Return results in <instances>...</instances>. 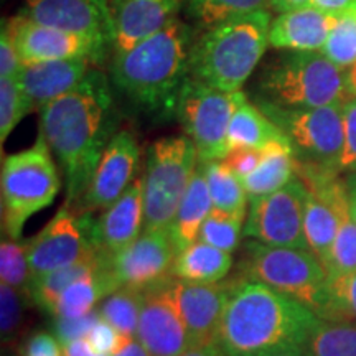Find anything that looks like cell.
<instances>
[{
    "instance_id": "cell-40",
    "label": "cell",
    "mask_w": 356,
    "mask_h": 356,
    "mask_svg": "<svg viewBox=\"0 0 356 356\" xmlns=\"http://www.w3.org/2000/svg\"><path fill=\"white\" fill-rule=\"evenodd\" d=\"M86 340L91 345V348L97 351L99 355L113 356L127 343L129 338L122 335L109 322H106L104 318L99 317L96 320V323L92 325L91 330H89Z\"/></svg>"
},
{
    "instance_id": "cell-13",
    "label": "cell",
    "mask_w": 356,
    "mask_h": 356,
    "mask_svg": "<svg viewBox=\"0 0 356 356\" xmlns=\"http://www.w3.org/2000/svg\"><path fill=\"white\" fill-rule=\"evenodd\" d=\"M3 24L24 65L60 60H89L97 63L108 51V48L86 37L40 25L22 13L3 20Z\"/></svg>"
},
{
    "instance_id": "cell-5",
    "label": "cell",
    "mask_w": 356,
    "mask_h": 356,
    "mask_svg": "<svg viewBox=\"0 0 356 356\" xmlns=\"http://www.w3.org/2000/svg\"><path fill=\"white\" fill-rule=\"evenodd\" d=\"M256 89V102L293 109L345 104L353 97L345 70L322 51H287L266 66Z\"/></svg>"
},
{
    "instance_id": "cell-45",
    "label": "cell",
    "mask_w": 356,
    "mask_h": 356,
    "mask_svg": "<svg viewBox=\"0 0 356 356\" xmlns=\"http://www.w3.org/2000/svg\"><path fill=\"white\" fill-rule=\"evenodd\" d=\"M261 160V150L254 149H234L226 155L225 162L239 178L248 177L257 167Z\"/></svg>"
},
{
    "instance_id": "cell-47",
    "label": "cell",
    "mask_w": 356,
    "mask_h": 356,
    "mask_svg": "<svg viewBox=\"0 0 356 356\" xmlns=\"http://www.w3.org/2000/svg\"><path fill=\"white\" fill-rule=\"evenodd\" d=\"M63 351H65V356H104L92 350L91 345L88 343L86 338L74 340L71 341V343L63 345Z\"/></svg>"
},
{
    "instance_id": "cell-50",
    "label": "cell",
    "mask_w": 356,
    "mask_h": 356,
    "mask_svg": "<svg viewBox=\"0 0 356 356\" xmlns=\"http://www.w3.org/2000/svg\"><path fill=\"white\" fill-rule=\"evenodd\" d=\"M269 2H270V8H274V10L282 13V12L293 10V8L309 6L310 0H269Z\"/></svg>"
},
{
    "instance_id": "cell-14",
    "label": "cell",
    "mask_w": 356,
    "mask_h": 356,
    "mask_svg": "<svg viewBox=\"0 0 356 356\" xmlns=\"http://www.w3.org/2000/svg\"><path fill=\"white\" fill-rule=\"evenodd\" d=\"M177 256L170 228L144 229L131 246L113 256V270L119 286L144 292L173 277Z\"/></svg>"
},
{
    "instance_id": "cell-18",
    "label": "cell",
    "mask_w": 356,
    "mask_h": 356,
    "mask_svg": "<svg viewBox=\"0 0 356 356\" xmlns=\"http://www.w3.org/2000/svg\"><path fill=\"white\" fill-rule=\"evenodd\" d=\"M113 50L126 51L178 19L185 0H108Z\"/></svg>"
},
{
    "instance_id": "cell-52",
    "label": "cell",
    "mask_w": 356,
    "mask_h": 356,
    "mask_svg": "<svg viewBox=\"0 0 356 356\" xmlns=\"http://www.w3.org/2000/svg\"><path fill=\"white\" fill-rule=\"evenodd\" d=\"M346 190H348V198H350V208L353 220L356 222V172H353L346 181Z\"/></svg>"
},
{
    "instance_id": "cell-19",
    "label": "cell",
    "mask_w": 356,
    "mask_h": 356,
    "mask_svg": "<svg viewBox=\"0 0 356 356\" xmlns=\"http://www.w3.org/2000/svg\"><path fill=\"white\" fill-rule=\"evenodd\" d=\"M233 280L218 284L186 282L173 277L178 307L188 328L191 345L216 343Z\"/></svg>"
},
{
    "instance_id": "cell-15",
    "label": "cell",
    "mask_w": 356,
    "mask_h": 356,
    "mask_svg": "<svg viewBox=\"0 0 356 356\" xmlns=\"http://www.w3.org/2000/svg\"><path fill=\"white\" fill-rule=\"evenodd\" d=\"M137 338L152 356H177L193 346L173 292V277L144 291Z\"/></svg>"
},
{
    "instance_id": "cell-24",
    "label": "cell",
    "mask_w": 356,
    "mask_h": 356,
    "mask_svg": "<svg viewBox=\"0 0 356 356\" xmlns=\"http://www.w3.org/2000/svg\"><path fill=\"white\" fill-rule=\"evenodd\" d=\"M296 168V154L287 139L275 140L264 147L261 150V160L257 167L243 178L249 202L284 188L293 178Z\"/></svg>"
},
{
    "instance_id": "cell-7",
    "label": "cell",
    "mask_w": 356,
    "mask_h": 356,
    "mask_svg": "<svg viewBox=\"0 0 356 356\" xmlns=\"http://www.w3.org/2000/svg\"><path fill=\"white\" fill-rule=\"evenodd\" d=\"M236 277L266 284L305 305L318 317L325 302L328 274L309 249L267 246L251 239L244 246Z\"/></svg>"
},
{
    "instance_id": "cell-23",
    "label": "cell",
    "mask_w": 356,
    "mask_h": 356,
    "mask_svg": "<svg viewBox=\"0 0 356 356\" xmlns=\"http://www.w3.org/2000/svg\"><path fill=\"white\" fill-rule=\"evenodd\" d=\"M121 289L113 270V256L106 254L101 264L92 273L74 280L58 300L55 318H79L95 312L96 304H99Z\"/></svg>"
},
{
    "instance_id": "cell-9",
    "label": "cell",
    "mask_w": 356,
    "mask_h": 356,
    "mask_svg": "<svg viewBox=\"0 0 356 356\" xmlns=\"http://www.w3.org/2000/svg\"><path fill=\"white\" fill-rule=\"evenodd\" d=\"M248 97L243 91L226 92L195 78L186 79L177 108V119L197 147L202 163L225 160L228 131L238 106Z\"/></svg>"
},
{
    "instance_id": "cell-44",
    "label": "cell",
    "mask_w": 356,
    "mask_h": 356,
    "mask_svg": "<svg viewBox=\"0 0 356 356\" xmlns=\"http://www.w3.org/2000/svg\"><path fill=\"white\" fill-rule=\"evenodd\" d=\"M22 60L13 44L7 26L2 20V30H0V78H17L22 68Z\"/></svg>"
},
{
    "instance_id": "cell-39",
    "label": "cell",
    "mask_w": 356,
    "mask_h": 356,
    "mask_svg": "<svg viewBox=\"0 0 356 356\" xmlns=\"http://www.w3.org/2000/svg\"><path fill=\"white\" fill-rule=\"evenodd\" d=\"M26 114H30V109L17 79L0 78V144H6L7 137Z\"/></svg>"
},
{
    "instance_id": "cell-22",
    "label": "cell",
    "mask_w": 356,
    "mask_h": 356,
    "mask_svg": "<svg viewBox=\"0 0 356 356\" xmlns=\"http://www.w3.org/2000/svg\"><path fill=\"white\" fill-rule=\"evenodd\" d=\"M338 19L312 6L282 12L270 24L269 44L286 51H322Z\"/></svg>"
},
{
    "instance_id": "cell-4",
    "label": "cell",
    "mask_w": 356,
    "mask_h": 356,
    "mask_svg": "<svg viewBox=\"0 0 356 356\" xmlns=\"http://www.w3.org/2000/svg\"><path fill=\"white\" fill-rule=\"evenodd\" d=\"M270 10L204 30L191 44L190 78L226 92L241 91L269 47Z\"/></svg>"
},
{
    "instance_id": "cell-38",
    "label": "cell",
    "mask_w": 356,
    "mask_h": 356,
    "mask_svg": "<svg viewBox=\"0 0 356 356\" xmlns=\"http://www.w3.org/2000/svg\"><path fill=\"white\" fill-rule=\"evenodd\" d=\"M322 53L340 68H351L356 65V15H341L328 35Z\"/></svg>"
},
{
    "instance_id": "cell-1",
    "label": "cell",
    "mask_w": 356,
    "mask_h": 356,
    "mask_svg": "<svg viewBox=\"0 0 356 356\" xmlns=\"http://www.w3.org/2000/svg\"><path fill=\"white\" fill-rule=\"evenodd\" d=\"M42 132L66 178V203H81L101 155L113 139L109 81L91 70L84 81L40 111Z\"/></svg>"
},
{
    "instance_id": "cell-2",
    "label": "cell",
    "mask_w": 356,
    "mask_h": 356,
    "mask_svg": "<svg viewBox=\"0 0 356 356\" xmlns=\"http://www.w3.org/2000/svg\"><path fill=\"white\" fill-rule=\"evenodd\" d=\"M318 317L305 305L257 280L236 277L218 332L226 356H261L304 346Z\"/></svg>"
},
{
    "instance_id": "cell-42",
    "label": "cell",
    "mask_w": 356,
    "mask_h": 356,
    "mask_svg": "<svg viewBox=\"0 0 356 356\" xmlns=\"http://www.w3.org/2000/svg\"><path fill=\"white\" fill-rule=\"evenodd\" d=\"M345 145L340 159V170L356 172V97H351L343 106Z\"/></svg>"
},
{
    "instance_id": "cell-28",
    "label": "cell",
    "mask_w": 356,
    "mask_h": 356,
    "mask_svg": "<svg viewBox=\"0 0 356 356\" xmlns=\"http://www.w3.org/2000/svg\"><path fill=\"white\" fill-rule=\"evenodd\" d=\"M338 229V220L333 208L318 195L307 190L304 211V233L307 246L325 266L330 257Z\"/></svg>"
},
{
    "instance_id": "cell-49",
    "label": "cell",
    "mask_w": 356,
    "mask_h": 356,
    "mask_svg": "<svg viewBox=\"0 0 356 356\" xmlns=\"http://www.w3.org/2000/svg\"><path fill=\"white\" fill-rule=\"evenodd\" d=\"M177 356H226L225 351H222L216 343L211 345H195L190 346L188 350H185L184 353Z\"/></svg>"
},
{
    "instance_id": "cell-17",
    "label": "cell",
    "mask_w": 356,
    "mask_h": 356,
    "mask_svg": "<svg viewBox=\"0 0 356 356\" xmlns=\"http://www.w3.org/2000/svg\"><path fill=\"white\" fill-rule=\"evenodd\" d=\"M139 144L129 131H119L101 155L95 175L79 203L83 213L104 211L122 197L134 180L139 162Z\"/></svg>"
},
{
    "instance_id": "cell-12",
    "label": "cell",
    "mask_w": 356,
    "mask_h": 356,
    "mask_svg": "<svg viewBox=\"0 0 356 356\" xmlns=\"http://www.w3.org/2000/svg\"><path fill=\"white\" fill-rule=\"evenodd\" d=\"M307 186L293 177L274 193L251 200L244 222V236L275 248L309 249L304 233Z\"/></svg>"
},
{
    "instance_id": "cell-48",
    "label": "cell",
    "mask_w": 356,
    "mask_h": 356,
    "mask_svg": "<svg viewBox=\"0 0 356 356\" xmlns=\"http://www.w3.org/2000/svg\"><path fill=\"white\" fill-rule=\"evenodd\" d=\"M113 356H152V355H150L149 350L142 345V341L139 340V338L134 337V338H129L127 343Z\"/></svg>"
},
{
    "instance_id": "cell-53",
    "label": "cell",
    "mask_w": 356,
    "mask_h": 356,
    "mask_svg": "<svg viewBox=\"0 0 356 356\" xmlns=\"http://www.w3.org/2000/svg\"><path fill=\"white\" fill-rule=\"evenodd\" d=\"M346 79H348V88H350L351 96L356 97V65L351 66L348 73H346Z\"/></svg>"
},
{
    "instance_id": "cell-6",
    "label": "cell",
    "mask_w": 356,
    "mask_h": 356,
    "mask_svg": "<svg viewBox=\"0 0 356 356\" xmlns=\"http://www.w3.org/2000/svg\"><path fill=\"white\" fill-rule=\"evenodd\" d=\"M53 157L42 131L32 147L3 157L0 195L7 238L20 239L25 222L55 202L61 180Z\"/></svg>"
},
{
    "instance_id": "cell-20",
    "label": "cell",
    "mask_w": 356,
    "mask_h": 356,
    "mask_svg": "<svg viewBox=\"0 0 356 356\" xmlns=\"http://www.w3.org/2000/svg\"><path fill=\"white\" fill-rule=\"evenodd\" d=\"M144 221V175H140L118 202L106 208L97 220H92V239L102 252L114 256L139 238Z\"/></svg>"
},
{
    "instance_id": "cell-26",
    "label": "cell",
    "mask_w": 356,
    "mask_h": 356,
    "mask_svg": "<svg viewBox=\"0 0 356 356\" xmlns=\"http://www.w3.org/2000/svg\"><path fill=\"white\" fill-rule=\"evenodd\" d=\"M231 267H233V257L229 252L198 239L178 252L172 275L186 282L218 284L226 279Z\"/></svg>"
},
{
    "instance_id": "cell-11",
    "label": "cell",
    "mask_w": 356,
    "mask_h": 356,
    "mask_svg": "<svg viewBox=\"0 0 356 356\" xmlns=\"http://www.w3.org/2000/svg\"><path fill=\"white\" fill-rule=\"evenodd\" d=\"M91 225V213H78L65 203L47 226L29 241L32 280L101 252L92 239Z\"/></svg>"
},
{
    "instance_id": "cell-31",
    "label": "cell",
    "mask_w": 356,
    "mask_h": 356,
    "mask_svg": "<svg viewBox=\"0 0 356 356\" xmlns=\"http://www.w3.org/2000/svg\"><path fill=\"white\" fill-rule=\"evenodd\" d=\"M184 8L191 20L208 30L239 17L270 10V2L269 0H185Z\"/></svg>"
},
{
    "instance_id": "cell-16",
    "label": "cell",
    "mask_w": 356,
    "mask_h": 356,
    "mask_svg": "<svg viewBox=\"0 0 356 356\" xmlns=\"http://www.w3.org/2000/svg\"><path fill=\"white\" fill-rule=\"evenodd\" d=\"M19 13L40 25L76 33L113 48L108 0H25Z\"/></svg>"
},
{
    "instance_id": "cell-43",
    "label": "cell",
    "mask_w": 356,
    "mask_h": 356,
    "mask_svg": "<svg viewBox=\"0 0 356 356\" xmlns=\"http://www.w3.org/2000/svg\"><path fill=\"white\" fill-rule=\"evenodd\" d=\"M20 356H65V351L55 333L35 332L25 341Z\"/></svg>"
},
{
    "instance_id": "cell-30",
    "label": "cell",
    "mask_w": 356,
    "mask_h": 356,
    "mask_svg": "<svg viewBox=\"0 0 356 356\" xmlns=\"http://www.w3.org/2000/svg\"><path fill=\"white\" fill-rule=\"evenodd\" d=\"M203 167L213 208L246 218L249 198L241 178L226 165L225 160L203 163Z\"/></svg>"
},
{
    "instance_id": "cell-21",
    "label": "cell",
    "mask_w": 356,
    "mask_h": 356,
    "mask_svg": "<svg viewBox=\"0 0 356 356\" xmlns=\"http://www.w3.org/2000/svg\"><path fill=\"white\" fill-rule=\"evenodd\" d=\"M89 60H60L22 65L17 83L30 113L42 111L58 97L68 95L84 81L91 71Z\"/></svg>"
},
{
    "instance_id": "cell-37",
    "label": "cell",
    "mask_w": 356,
    "mask_h": 356,
    "mask_svg": "<svg viewBox=\"0 0 356 356\" xmlns=\"http://www.w3.org/2000/svg\"><path fill=\"white\" fill-rule=\"evenodd\" d=\"M29 304H33L29 292L17 291L7 284L0 286V335L3 345H12L20 338Z\"/></svg>"
},
{
    "instance_id": "cell-8",
    "label": "cell",
    "mask_w": 356,
    "mask_h": 356,
    "mask_svg": "<svg viewBox=\"0 0 356 356\" xmlns=\"http://www.w3.org/2000/svg\"><path fill=\"white\" fill-rule=\"evenodd\" d=\"M198 163L197 147L188 136L162 137L149 147L144 173V229L170 228Z\"/></svg>"
},
{
    "instance_id": "cell-33",
    "label": "cell",
    "mask_w": 356,
    "mask_h": 356,
    "mask_svg": "<svg viewBox=\"0 0 356 356\" xmlns=\"http://www.w3.org/2000/svg\"><path fill=\"white\" fill-rule=\"evenodd\" d=\"M318 318L327 322L356 323V269L328 274L325 302Z\"/></svg>"
},
{
    "instance_id": "cell-51",
    "label": "cell",
    "mask_w": 356,
    "mask_h": 356,
    "mask_svg": "<svg viewBox=\"0 0 356 356\" xmlns=\"http://www.w3.org/2000/svg\"><path fill=\"white\" fill-rule=\"evenodd\" d=\"M261 356H310L309 351L305 350V346H284V348L269 351V353H264Z\"/></svg>"
},
{
    "instance_id": "cell-41",
    "label": "cell",
    "mask_w": 356,
    "mask_h": 356,
    "mask_svg": "<svg viewBox=\"0 0 356 356\" xmlns=\"http://www.w3.org/2000/svg\"><path fill=\"white\" fill-rule=\"evenodd\" d=\"M99 318L97 310L91 312V314L84 315L79 318H55L53 323V333L60 340L61 345L71 343L74 340H81L86 338L89 330L92 328V325L96 323V320Z\"/></svg>"
},
{
    "instance_id": "cell-27",
    "label": "cell",
    "mask_w": 356,
    "mask_h": 356,
    "mask_svg": "<svg viewBox=\"0 0 356 356\" xmlns=\"http://www.w3.org/2000/svg\"><path fill=\"white\" fill-rule=\"evenodd\" d=\"M284 139H287L284 132L267 118L259 106L248 99L238 106L228 131L229 152L234 149L262 150L273 142Z\"/></svg>"
},
{
    "instance_id": "cell-36",
    "label": "cell",
    "mask_w": 356,
    "mask_h": 356,
    "mask_svg": "<svg viewBox=\"0 0 356 356\" xmlns=\"http://www.w3.org/2000/svg\"><path fill=\"white\" fill-rule=\"evenodd\" d=\"M0 280L17 291L30 293L29 241L12 239L3 236L0 243Z\"/></svg>"
},
{
    "instance_id": "cell-10",
    "label": "cell",
    "mask_w": 356,
    "mask_h": 356,
    "mask_svg": "<svg viewBox=\"0 0 356 356\" xmlns=\"http://www.w3.org/2000/svg\"><path fill=\"white\" fill-rule=\"evenodd\" d=\"M256 104L284 132L293 154L309 163L340 170L345 145V104L299 109L280 108L269 102Z\"/></svg>"
},
{
    "instance_id": "cell-29",
    "label": "cell",
    "mask_w": 356,
    "mask_h": 356,
    "mask_svg": "<svg viewBox=\"0 0 356 356\" xmlns=\"http://www.w3.org/2000/svg\"><path fill=\"white\" fill-rule=\"evenodd\" d=\"M106 252H97L95 257H89L76 264H71L61 269L53 270L50 274H44L42 277L32 280L30 284V297H32L33 305H37L38 309H42L47 314H50L53 317L55 314L56 304L60 300L61 293L68 289L74 280L81 279L83 275L96 269L101 264V261L104 259Z\"/></svg>"
},
{
    "instance_id": "cell-34",
    "label": "cell",
    "mask_w": 356,
    "mask_h": 356,
    "mask_svg": "<svg viewBox=\"0 0 356 356\" xmlns=\"http://www.w3.org/2000/svg\"><path fill=\"white\" fill-rule=\"evenodd\" d=\"M144 292L121 287L101 302L97 314L127 338L137 337Z\"/></svg>"
},
{
    "instance_id": "cell-25",
    "label": "cell",
    "mask_w": 356,
    "mask_h": 356,
    "mask_svg": "<svg viewBox=\"0 0 356 356\" xmlns=\"http://www.w3.org/2000/svg\"><path fill=\"white\" fill-rule=\"evenodd\" d=\"M211 210V195L210 190H208L204 167L200 162L170 226L173 243H175L178 252L184 251L185 248H188L195 241H198L203 222Z\"/></svg>"
},
{
    "instance_id": "cell-35",
    "label": "cell",
    "mask_w": 356,
    "mask_h": 356,
    "mask_svg": "<svg viewBox=\"0 0 356 356\" xmlns=\"http://www.w3.org/2000/svg\"><path fill=\"white\" fill-rule=\"evenodd\" d=\"M243 222H246V218L213 208L203 222L198 239L233 254L241 244Z\"/></svg>"
},
{
    "instance_id": "cell-3",
    "label": "cell",
    "mask_w": 356,
    "mask_h": 356,
    "mask_svg": "<svg viewBox=\"0 0 356 356\" xmlns=\"http://www.w3.org/2000/svg\"><path fill=\"white\" fill-rule=\"evenodd\" d=\"M193 42L190 26L177 19L136 47L115 51L111 65L114 86L144 113L177 115L181 89L190 78Z\"/></svg>"
},
{
    "instance_id": "cell-46",
    "label": "cell",
    "mask_w": 356,
    "mask_h": 356,
    "mask_svg": "<svg viewBox=\"0 0 356 356\" xmlns=\"http://www.w3.org/2000/svg\"><path fill=\"white\" fill-rule=\"evenodd\" d=\"M309 6L318 8L328 15L341 17L356 7V0H310Z\"/></svg>"
},
{
    "instance_id": "cell-32",
    "label": "cell",
    "mask_w": 356,
    "mask_h": 356,
    "mask_svg": "<svg viewBox=\"0 0 356 356\" xmlns=\"http://www.w3.org/2000/svg\"><path fill=\"white\" fill-rule=\"evenodd\" d=\"M304 346L310 356H356V323L318 320Z\"/></svg>"
}]
</instances>
